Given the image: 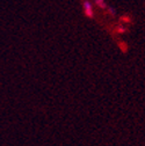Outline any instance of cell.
<instances>
[{
  "mask_svg": "<svg viewBox=\"0 0 145 146\" xmlns=\"http://www.w3.org/2000/svg\"><path fill=\"white\" fill-rule=\"evenodd\" d=\"M82 9L85 15L88 17V19H93L94 17V7L93 4L89 1V0H84L82 1Z\"/></svg>",
  "mask_w": 145,
  "mask_h": 146,
  "instance_id": "obj_1",
  "label": "cell"
},
{
  "mask_svg": "<svg viewBox=\"0 0 145 146\" xmlns=\"http://www.w3.org/2000/svg\"><path fill=\"white\" fill-rule=\"evenodd\" d=\"M94 3L101 9H107L108 8V4H107L106 0H94Z\"/></svg>",
  "mask_w": 145,
  "mask_h": 146,
  "instance_id": "obj_2",
  "label": "cell"
},
{
  "mask_svg": "<svg viewBox=\"0 0 145 146\" xmlns=\"http://www.w3.org/2000/svg\"><path fill=\"white\" fill-rule=\"evenodd\" d=\"M107 11H108V13H109L110 15H113V16H115V15H116V11H115L113 7H110V6H108Z\"/></svg>",
  "mask_w": 145,
  "mask_h": 146,
  "instance_id": "obj_3",
  "label": "cell"
}]
</instances>
